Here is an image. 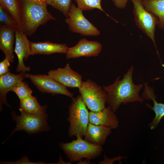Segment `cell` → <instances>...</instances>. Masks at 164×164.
<instances>
[{
  "mask_svg": "<svg viewBox=\"0 0 164 164\" xmlns=\"http://www.w3.org/2000/svg\"><path fill=\"white\" fill-rule=\"evenodd\" d=\"M48 5L62 12L67 18L71 5V0H46Z\"/></svg>",
  "mask_w": 164,
  "mask_h": 164,
  "instance_id": "24",
  "label": "cell"
},
{
  "mask_svg": "<svg viewBox=\"0 0 164 164\" xmlns=\"http://www.w3.org/2000/svg\"><path fill=\"white\" fill-rule=\"evenodd\" d=\"M67 143L61 142L60 146L70 161H79L83 158L91 160L99 156L103 150L102 146L92 144L79 136Z\"/></svg>",
  "mask_w": 164,
  "mask_h": 164,
  "instance_id": "4",
  "label": "cell"
},
{
  "mask_svg": "<svg viewBox=\"0 0 164 164\" xmlns=\"http://www.w3.org/2000/svg\"><path fill=\"white\" fill-rule=\"evenodd\" d=\"M156 97H154L151 100L153 103V107L149 104H146L147 106L152 109L155 114V117L148 125L151 130L156 128L162 118L164 117V104L158 103L156 101Z\"/></svg>",
  "mask_w": 164,
  "mask_h": 164,
  "instance_id": "21",
  "label": "cell"
},
{
  "mask_svg": "<svg viewBox=\"0 0 164 164\" xmlns=\"http://www.w3.org/2000/svg\"><path fill=\"white\" fill-rule=\"evenodd\" d=\"M143 4L149 12L158 19V26L164 30V0H143Z\"/></svg>",
  "mask_w": 164,
  "mask_h": 164,
  "instance_id": "18",
  "label": "cell"
},
{
  "mask_svg": "<svg viewBox=\"0 0 164 164\" xmlns=\"http://www.w3.org/2000/svg\"><path fill=\"white\" fill-rule=\"evenodd\" d=\"M26 78L30 79L37 89L42 92L61 94L70 97L73 94L67 87L58 83L49 75L26 73Z\"/></svg>",
  "mask_w": 164,
  "mask_h": 164,
  "instance_id": "9",
  "label": "cell"
},
{
  "mask_svg": "<svg viewBox=\"0 0 164 164\" xmlns=\"http://www.w3.org/2000/svg\"><path fill=\"white\" fill-rule=\"evenodd\" d=\"M111 130L104 126L89 122L84 139L92 144L102 146L111 134Z\"/></svg>",
  "mask_w": 164,
  "mask_h": 164,
  "instance_id": "17",
  "label": "cell"
},
{
  "mask_svg": "<svg viewBox=\"0 0 164 164\" xmlns=\"http://www.w3.org/2000/svg\"><path fill=\"white\" fill-rule=\"evenodd\" d=\"M83 10L72 3L68 17L65 19L72 32L84 36H97L99 31L84 15Z\"/></svg>",
  "mask_w": 164,
  "mask_h": 164,
  "instance_id": "8",
  "label": "cell"
},
{
  "mask_svg": "<svg viewBox=\"0 0 164 164\" xmlns=\"http://www.w3.org/2000/svg\"><path fill=\"white\" fill-rule=\"evenodd\" d=\"M78 89L84 102L91 111H99L106 108L107 93L96 83L88 79L83 81Z\"/></svg>",
  "mask_w": 164,
  "mask_h": 164,
  "instance_id": "6",
  "label": "cell"
},
{
  "mask_svg": "<svg viewBox=\"0 0 164 164\" xmlns=\"http://www.w3.org/2000/svg\"><path fill=\"white\" fill-rule=\"evenodd\" d=\"M143 0H131L133 5V13L137 26L152 40L157 50L155 39V27L158 25L156 17L147 10Z\"/></svg>",
  "mask_w": 164,
  "mask_h": 164,
  "instance_id": "7",
  "label": "cell"
},
{
  "mask_svg": "<svg viewBox=\"0 0 164 164\" xmlns=\"http://www.w3.org/2000/svg\"><path fill=\"white\" fill-rule=\"evenodd\" d=\"M78 7L83 10H91L97 9L104 12L106 15L112 19L116 22H118L113 19L104 11L101 5L102 0H76Z\"/></svg>",
  "mask_w": 164,
  "mask_h": 164,
  "instance_id": "22",
  "label": "cell"
},
{
  "mask_svg": "<svg viewBox=\"0 0 164 164\" xmlns=\"http://www.w3.org/2000/svg\"><path fill=\"white\" fill-rule=\"evenodd\" d=\"M16 29L4 26H1L0 28V49L11 63L14 62V58L13 46Z\"/></svg>",
  "mask_w": 164,
  "mask_h": 164,
  "instance_id": "15",
  "label": "cell"
},
{
  "mask_svg": "<svg viewBox=\"0 0 164 164\" xmlns=\"http://www.w3.org/2000/svg\"><path fill=\"white\" fill-rule=\"evenodd\" d=\"M21 6L19 29L27 36L34 33L41 25L56 19L48 12L46 1L19 0Z\"/></svg>",
  "mask_w": 164,
  "mask_h": 164,
  "instance_id": "2",
  "label": "cell"
},
{
  "mask_svg": "<svg viewBox=\"0 0 164 164\" xmlns=\"http://www.w3.org/2000/svg\"><path fill=\"white\" fill-rule=\"evenodd\" d=\"M26 73L20 72L15 74L9 71L0 76V110L2 109V105L10 107L6 99L7 93L11 91L15 85L18 82L23 81L26 78Z\"/></svg>",
  "mask_w": 164,
  "mask_h": 164,
  "instance_id": "13",
  "label": "cell"
},
{
  "mask_svg": "<svg viewBox=\"0 0 164 164\" xmlns=\"http://www.w3.org/2000/svg\"><path fill=\"white\" fill-rule=\"evenodd\" d=\"M133 70L134 67L131 66L122 79L120 80V77H118L112 84L102 87L107 94V103L114 112L121 104L144 101L143 98L139 95L143 85L134 83L132 78Z\"/></svg>",
  "mask_w": 164,
  "mask_h": 164,
  "instance_id": "1",
  "label": "cell"
},
{
  "mask_svg": "<svg viewBox=\"0 0 164 164\" xmlns=\"http://www.w3.org/2000/svg\"><path fill=\"white\" fill-rule=\"evenodd\" d=\"M112 1L117 8L124 9L127 5L128 0H112Z\"/></svg>",
  "mask_w": 164,
  "mask_h": 164,
  "instance_id": "27",
  "label": "cell"
},
{
  "mask_svg": "<svg viewBox=\"0 0 164 164\" xmlns=\"http://www.w3.org/2000/svg\"><path fill=\"white\" fill-rule=\"evenodd\" d=\"M102 48L101 44L98 42L82 39L74 46L68 47L66 53V58L96 56L101 53Z\"/></svg>",
  "mask_w": 164,
  "mask_h": 164,
  "instance_id": "11",
  "label": "cell"
},
{
  "mask_svg": "<svg viewBox=\"0 0 164 164\" xmlns=\"http://www.w3.org/2000/svg\"><path fill=\"white\" fill-rule=\"evenodd\" d=\"M120 158L119 157V156L114 158L112 159H109L107 157L106 155H104V159L103 160L99 161V163L100 164H111L116 160L120 159Z\"/></svg>",
  "mask_w": 164,
  "mask_h": 164,
  "instance_id": "28",
  "label": "cell"
},
{
  "mask_svg": "<svg viewBox=\"0 0 164 164\" xmlns=\"http://www.w3.org/2000/svg\"><path fill=\"white\" fill-rule=\"evenodd\" d=\"M69 107V116L67 120L69 123L68 131L70 137L85 136L89 122V112L80 94L71 98Z\"/></svg>",
  "mask_w": 164,
  "mask_h": 164,
  "instance_id": "3",
  "label": "cell"
},
{
  "mask_svg": "<svg viewBox=\"0 0 164 164\" xmlns=\"http://www.w3.org/2000/svg\"><path fill=\"white\" fill-rule=\"evenodd\" d=\"M15 45L14 52L18 59V65L16 71L18 72L26 73L30 70V68L26 67L24 63V60H26L30 55V43L27 35L23 31L16 29L15 32Z\"/></svg>",
  "mask_w": 164,
  "mask_h": 164,
  "instance_id": "12",
  "label": "cell"
},
{
  "mask_svg": "<svg viewBox=\"0 0 164 164\" xmlns=\"http://www.w3.org/2000/svg\"><path fill=\"white\" fill-rule=\"evenodd\" d=\"M89 122L107 127L111 129L118 126L119 121L114 112L108 106L99 111L89 112Z\"/></svg>",
  "mask_w": 164,
  "mask_h": 164,
  "instance_id": "14",
  "label": "cell"
},
{
  "mask_svg": "<svg viewBox=\"0 0 164 164\" xmlns=\"http://www.w3.org/2000/svg\"><path fill=\"white\" fill-rule=\"evenodd\" d=\"M0 5L12 17L18 25L19 29L21 13L19 0H0Z\"/></svg>",
  "mask_w": 164,
  "mask_h": 164,
  "instance_id": "20",
  "label": "cell"
},
{
  "mask_svg": "<svg viewBox=\"0 0 164 164\" xmlns=\"http://www.w3.org/2000/svg\"><path fill=\"white\" fill-rule=\"evenodd\" d=\"M47 106L41 105L36 98L31 95L20 101L19 111L28 114H38L46 112Z\"/></svg>",
  "mask_w": 164,
  "mask_h": 164,
  "instance_id": "19",
  "label": "cell"
},
{
  "mask_svg": "<svg viewBox=\"0 0 164 164\" xmlns=\"http://www.w3.org/2000/svg\"><path fill=\"white\" fill-rule=\"evenodd\" d=\"M10 62L9 60L6 58L0 62V76L9 72V67L10 66Z\"/></svg>",
  "mask_w": 164,
  "mask_h": 164,
  "instance_id": "26",
  "label": "cell"
},
{
  "mask_svg": "<svg viewBox=\"0 0 164 164\" xmlns=\"http://www.w3.org/2000/svg\"><path fill=\"white\" fill-rule=\"evenodd\" d=\"M20 111V115H17L14 111L11 113L12 119L15 122L16 126L7 139L17 131H23L31 135L50 130L47 121L48 115L46 112L32 114Z\"/></svg>",
  "mask_w": 164,
  "mask_h": 164,
  "instance_id": "5",
  "label": "cell"
},
{
  "mask_svg": "<svg viewBox=\"0 0 164 164\" xmlns=\"http://www.w3.org/2000/svg\"><path fill=\"white\" fill-rule=\"evenodd\" d=\"M11 91L15 93L20 101H21L32 95V91L27 84L20 81L15 84Z\"/></svg>",
  "mask_w": 164,
  "mask_h": 164,
  "instance_id": "23",
  "label": "cell"
},
{
  "mask_svg": "<svg viewBox=\"0 0 164 164\" xmlns=\"http://www.w3.org/2000/svg\"><path fill=\"white\" fill-rule=\"evenodd\" d=\"M0 22L1 26H9L15 29H19L17 23L11 15L0 5Z\"/></svg>",
  "mask_w": 164,
  "mask_h": 164,
  "instance_id": "25",
  "label": "cell"
},
{
  "mask_svg": "<svg viewBox=\"0 0 164 164\" xmlns=\"http://www.w3.org/2000/svg\"><path fill=\"white\" fill-rule=\"evenodd\" d=\"M30 55H49L55 53H66L68 47L65 44H59L49 41L30 43Z\"/></svg>",
  "mask_w": 164,
  "mask_h": 164,
  "instance_id": "16",
  "label": "cell"
},
{
  "mask_svg": "<svg viewBox=\"0 0 164 164\" xmlns=\"http://www.w3.org/2000/svg\"><path fill=\"white\" fill-rule=\"evenodd\" d=\"M48 75L63 86L69 87H79L83 81L82 76L71 68L67 63L63 68L50 70Z\"/></svg>",
  "mask_w": 164,
  "mask_h": 164,
  "instance_id": "10",
  "label": "cell"
},
{
  "mask_svg": "<svg viewBox=\"0 0 164 164\" xmlns=\"http://www.w3.org/2000/svg\"><path fill=\"white\" fill-rule=\"evenodd\" d=\"M40 1H46V0H39Z\"/></svg>",
  "mask_w": 164,
  "mask_h": 164,
  "instance_id": "30",
  "label": "cell"
},
{
  "mask_svg": "<svg viewBox=\"0 0 164 164\" xmlns=\"http://www.w3.org/2000/svg\"><path fill=\"white\" fill-rule=\"evenodd\" d=\"M90 160L86 159L85 160H82L79 161L77 164H91Z\"/></svg>",
  "mask_w": 164,
  "mask_h": 164,
  "instance_id": "29",
  "label": "cell"
}]
</instances>
